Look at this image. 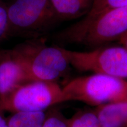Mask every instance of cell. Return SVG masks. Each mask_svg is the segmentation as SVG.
<instances>
[{"instance_id":"obj_1","label":"cell","mask_w":127,"mask_h":127,"mask_svg":"<svg viewBox=\"0 0 127 127\" xmlns=\"http://www.w3.org/2000/svg\"><path fill=\"white\" fill-rule=\"evenodd\" d=\"M127 32V6L105 11L93 17H84L60 32L61 42L92 48L118 40Z\"/></svg>"},{"instance_id":"obj_2","label":"cell","mask_w":127,"mask_h":127,"mask_svg":"<svg viewBox=\"0 0 127 127\" xmlns=\"http://www.w3.org/2000/svg\"><path fill=\"white\" fill-rule=\"evenodd\" d=\"M12 50L23 65L28 82H57L71 66L61 47L30 42Z\"/></svg>"},{"instance_id":"obj_3","label":"cell","mask_w":127,"mask_h":127,"mask_svg":"<svg viewBox=\"0 0 127 127\" xmlns=\"http://www.w3.org/2000/svg\"><path fill=\"white\" fill-rule=\"evenodd\" d=\"M63 101L99 106L127 98V81L103 74L79 77L63 87Z\"/></svg>"},{"instance_id":"obj_4","label":"cell","mask_w":127,"mask_h":127,"mask_svg":"<svg viewBox=\"0 0 127 127\" xmlns=\"http://www.w3.org/2000/svg\"><path fill=\"white\" fill-rule=\"evenodd\" d=\"M62 102L63 87L57 82L31 81L22 84L0 99V110L13 114L44 112Z\"/></svg>"},{"instance_id":"obj_5","label":"cell","mask_w":127,"mask_h":127,"mask_svg":"<svg viewBox=\"0 0 127 127\" xmlns=\"http://www.w3.org/2000/svg\"><path fill=\"white\" fill-rule=\"evenodd\" d=\"M71 66L84 72L127 79V49L122 47H99L87 51L63 48Z\"/></svg>"},{"instance_id":"obj_6","label":"cell","mask_w":127,"mask_h":127,"mask_svg":"<svg viewBox=\"0 0 127 127\" xmlns=\"http://www.w3.org/2000/svg\"><path fill=\"white\" fill-rule=\"evenodd\" d=\"M7 11L9 27L23 31H38L58 21L50 0H16Z\"/></svg>"},{"instance_id":"obj_7","label":"cell","mask_w":127,"mask_h":127,"mask_svg":"<svg viewBox=\"0 0 127 127\" xmlns=\"http://www.w3.org/2000/svg\"><path fill=\"white\" fill-rule=\"evenodd\" d=\"M27 82L24 69L12 50L0 54V99Z\"/></svg>"},{"instance_id":"obj_8","label":"cell","mask_w":127,"mask_h":127,"mask_svg":"<svg viewBox=\"0 0 127 127\" xmlns=\"http://www.w3.org/2000/svg\"><path fill=\"white\" fill-rule=\"evenodd\" d=\"M57 20L69 21L85 17L94 0H50Z\"/></svg>"},{"instance_id":"obj_9","label":"cell","mask_w":127,"mask_h":127,"mask_svg":"<svg viewBox=\"0 0 127 127\" xmlns=\"http://www.w3.org/2000/svg\"><path fill=\"white\" fill-rule=\"evenodd\" d=\"M99 127H127V98L99 106Z\"/></svg>"},{"instance_id":"obj_10","label":"cell","mask_w":127,"mask_h":127,"mask_svg":"<svg viewBox=\"0 0 127 127\" xmlns=\"http://www.w3.org/2000/svg\"><path fill=\"white\" fill-rule=\"evenodd\" d=\"M46 115L44 112L14 113L7 121L8 127H42Z\"/></svg>"},{"instance_id":"obj_11","label":"cell","mask_w":127,"mask_h":127,"mask_svg":"<svg viewBox=\"0 0 127 127\" xmlns=\"http://www.w3.org/2000/svg\"><path fill=\"white\" fill-rule=\"evenodd\" d=\"M126 6L127 0H94L91 11L85 17H93L110 9Z\"/></svg>"},{"instance_id":"obj_12","label":"cell","mask_w":127,"mask_h":127,"mask_svg":"<svg viewBox=\"0 0 127 127\" xmlns=\"http://www.w3.org/2000/svg\"><path fill=\"white\" fill-rule=\"evenodd\" d=\"M68 123L69 127H99L97 115L91 111L78 113Z\"/></svg>"},{"instance_id":"obj_13","label":"cell","mask_w":127,"mask_h":127,"mask_svg":"<svg viewBox=\"0 0 127 127\" xmlns=\"http://www.w3.org/2000/svg\"><path fill=\"white\" fill-rule=\"evenodd\" d=\"M42 127H69V123L57 112L47 114Z\"/></svg>"},{"instance_id":"obj_14","label":"cell","mask_w":127,"mask_h":127,"mask_svg":"<svg viewBox=\"0 0 127 127\" xmlns=\"http://www.w3.org/2000/svg\"><path fill=\"white\" fill-rule=\"evenodd\" d=\"M9 27L7 9L0 5V39L5 34Z\"/></svg>"},{"instance_id":"obj_15","label":"cell","mask_w":127,"mask_h":127,"mask_svg":"<svg viewBox=\"0 0 127 127\" xmlns=\"http://www.w3.org/2000/svg\"><path fill=\"white\" fill-rule=\"evenodd\" d=\"M119 42L123 47L127 49V32L119 39Z\"/></svg>"},{"instance_id":"obj_16","label":"cell","mask_w":127,"mask_h":127,"mask_svg":"<svg viewBox=\"0 0 127 127\" xmlns=\"http://www.w3.org/2000/svg\"><path fill=\"white\" fill-rule=\"evenodd\" d=\"M0 127H8L7 121L3 118L1 114H0Z\"/></svg>"}]
</instances>
